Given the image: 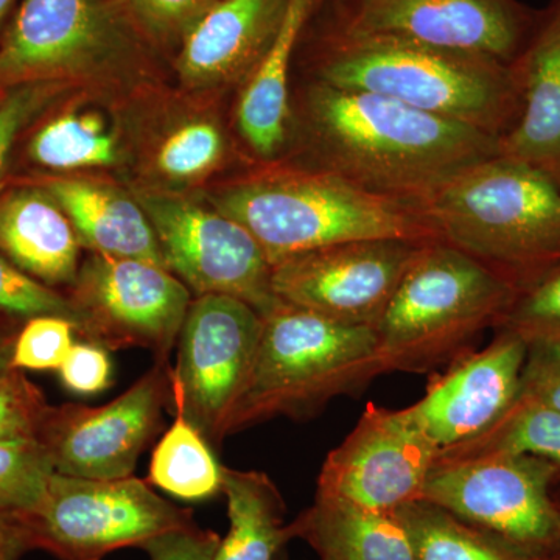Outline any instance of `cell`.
<instances>
[{
    "instance_id": "obj_1",
    "label": "cell",
    "mask_w": 560,
    "mask_h": 560,
    "mask_svg": "<svg viewBox=\"0 0 560 560\" xmlns=\"http://www.w3.org/2000/svg\"><path fill=\"white\" fill-rule=\"evenodd\" d=\"M308 124L323 171L363 189L419 202L470 165L500 154V139L371 92L318 81Z\"/></svg>"
},
{
    "instance_id": "obj_2",
    "label": "cell",
    "mask_w": 560,
    "mask_h": 560,
    "mask_svg": "<svg viewBox=\"0 0 560 560\" xmlns=\"http://www.w3.org/2000/svg\"><path fill=\"white\" fill-rule=\"evenodd\" d=\"M318 81L393 98L499 139L511 130L521 110L512 65L337 28L324 39Z\"/></svg>"
},
{
    "instance_id": "obj_3",
    "label": "cell",
    "mask_w": 560,
    "mask_h": 560,
    "mask_svg": "<svg viewBox=\"0 0 560 560\" xmlns=\"http://www.w3.org/2000/svg\"><path fill=\"white\" fill-rule=\"evenodd\" d=\"M213 205L259 242L272 267L298 254L359 241L438 242L418 202L327 171H268L232 184Z\"/></svg>"
},
{
    "instance_id": "obj_4",
    "label": "cell",
    "mask_w": 560,
    "mask_h": 560,
    "mask_svg": "<svg viewBox=\"0 0 560 560\" xmlns=\"http://www.w3.org/2000/svg\"><path fill=\"white\" fill-rule=\"evenodd\" d=\"M419 206L441 242L515 285L560 260V186L525 162H478Z\"/></svg>"
},
{
    "instance_id": "obj_5",
    "label": "cell",
    "mask_w": 560,
    "mask_h": 560,
    "mask_svg": "<svg viewBox=\"0 0 560 560\" xmlns=\"http://www.w3.org/2000/svg\"><path fill=\"white\" fill-rule=\"evenodd\" d=\"M264 318L249 381L224 436L275 418L307 420L386 374L377 330L282 304Z\"/></svg>"
},
{
    "instance_id": "obj_6",
    "label": "cell",
    "mask_w": 560,
    "mask_h": 560,
    "mask_svg": "<svg viewBox=\"0 0 560 560\" xmlns=\"http://www.w3.org/2000/svg\"><path fill=\"white\" fill-rule=\"evenodd\" d=\"M515 289L455 246L425 243L377 327L386 374H427L469 352L482 331L495 329Z\"/></svg>"
},
{
    "instance_id": "obj_7",
    "label": "cell",
    "mask_w": 560,
    "mask_h": 560,
    "mask_svg": "<svg viewBox=\"0 0 560 560\" xmlns=\"http://www.w3.org/2000/svg\"><path fill=\"white\" fill-rule=\"evenodd\" d=\"M560 471L523 453L440 458L422 500L530 560H550L560 545Z\"/></svg>"
},
{
    "instance_id": "obj_8",
    "label": "cell",
    "mask_w": 560,
    "mask_h": 560,
    "mask_svg": "<svg viewBox=\"0 0 560 560\" xmlns=\"http://www.w3.org/2000/svg\"><path fill=\"white\" fill-rule=\"evenodd\" d=\"M20 518L31 551L60 560H103L195 523L190 510L162 499L135 475L91 480L57 471L39 506Z\"/></svg>"
},
{
    "instance_id": "obj_9",
    "label": "cell",
    "mask_w": 560,
    "mask_h": 560,
    "mask_svg": "<svg viewBox=\"0 0 560 560\" xmlns=\"http://www.w3.org/2000/svg\"><path fill=\"white\" fill-rule=\"evenodd\" d=\"M140 35L121 0H22L0 39V91L120 68Z\"/></svg>"
},
{
    "instance_id": "obj_10",
    "label": "cell",
    "mask_w": 560,
    "mask_h": 560,
    "mask_svg": "<svg viewBox=\"0 0 560 560\" xmlns=\"http://www.w3.org/2000/svg\"><path fill=\"white\" fill-rule=\"evenodd\" d=\"M139 202L156 234L165 268L197 298H237L260 316L282 304L272 290L267 254L238 221L178 195L149 191Z\"/></svg>"
},
{
    "instance_id": "obj_11",
    "label": "cell",
    "mask_w": 560,
    "mask_h": 560,
    "mask_svg": "<svg viewBox=\"0 0 560 560\" xmlns=\"http://www.w3.org/2000/svg\"><path fill=\"white\" fill-rule=\"evenodd\" d=\"M264 318L249 304L224 294L190 302L178 337V364L171 368L172 401L212 447L249 381Z\"/></svg>"
},
{
    "instance_id": "obj_12",
    "label": "cell",
    "mask_w": 560,
    "mask_h": 560,
    "mask_svg": "<svg viewBox=\"0 0 560 560\" xmlns=\"http://www.w3.org/2000/svg\"><path fill=\"white\" fill-rule=\"evenodd\" d=\"M77 335L106 350L140 348L168 364L190 307V290L154 261L92 254L73 282Z\"/></svg>"
},
{
    "instance_id": "obj_13",
    "label": "cell",
    "mask_w": 560,
    "mask_h": 560,
    "mask_svg": "<svg viewBox=\"0 0 560 560\" xmlns=\"http://www.w3.org/2000/svg\"><path fill=\"white\" fill-rule=\"evenodd\" d=\"M171 364L154 363L130 389L102 407H49L36 440L57 474L91 480L132 477L171 408Z\"/></svg>"
},
{
    "instance_id": "obj_14",
    "label": "cell",
    "mask_w": 560,
    "mask_h": 560,
    "mask_svg": "<svg viewBox=\"0 0 560 560\" xmlns=\"http://www.w3.org/2000/svg\"><path fill=\"white\" fill-rule=\"evenodd\" d=\"M540 11L517 0H340L337 31L388 36L512 65Z\"/></svg>"
},
{
    "instance_id": "obj_15",
    "label": "cell",
    "mask_w": 560,
    "mask_h": 560,
    "mask_svg": "<svg viewBox=\"0 0 560 560\" xmlns=\"http://www.w3.org/2000/svg\"><path fill=\"white\" fill-rule=\"evenodd\" d=\"M423 245L359 241L308 250L272 267V290L285 304L348 326L377 330Z\"/></svg>"
},
{
    "instance_id": "obj_16",
    "label": "cell",
    "mask_w": 560,
    "mask_h": 560,
    "mask_svg": "<svg viewBox=\"0 0 560 560\" xmlns=\"http://www.w3.org/2000/svg\"><path fill=\"white\" fill-rule=\"evenodd\" d=\"M440 448L407 408L370 404L320 467L324 495L375 511H397L422 500Z\"/></svg>"
},
{
    "instance_id": "obj_17",
    "label": "cell",
    "mask_w": 560,
    "mask_h": 560,
    "mask_svg": "<svg viewBox=\"0 0 560 560\" xmlns=\"http://www.w3.org/2000/svg\"><path fill=\"white\" fill-rule=\"evenodd\" d=\"M526 341L495 330L481 350H469L431 375L425 394L408 410L441 452L467 444L492 429L521 397Z\"/></svg>"
},
{
    "instance_id": "obj_18",
    "label": "cell",
    "mask_w": 560,
    "mask_h": 560,
    "mask_svg": "<svg viewBox=\"0 0 560 560\" xmlns=\"http://www.w3.org/2000/svg\"><path fill=\"white\" fill-rule=\"evenodd\" d=\"M512 69L521 110L500 139V154L539 168L560 186V0L540 11Z\"/></svg>"
},
{
    "instance_id": "obj_19",
    "label": "cell",
    "mask_w": 560,
    "mask_h": 560,
    "mask_svg": "<svg viewBox=\"0 0 560 560\" xmlns=\"http://www.w3.org/2000/svg\"><path fill=\"white\" fill-rule=\"evenodd\" d=\"M289 0H219L180 43L184 83H226L249 75L268 50Z\"/></svg>"
},
{
    "instance_id": "obj_20",
    "label": "cell",
    "mask_w": 560,
    "mask_h": 560,
    "mask_svg": "<svg viewBox=\"0 0 560 560\" xmlns=\"http://www.w3.org/2000/svg\"><path fill=\"white\" fill-rule=\"evenodd\" d=\"M81 242L72 221L43 187L0 197V254L46 285H73Z\"/></svg>"
},
{
    "instance_id": "obj_21",
    "label": "cell",
    "mask_w": 560,
    "mask_h": 560,
    "mask_svg": "<svg viewBox=\"0 0 560 560\" xmlns=\"http://www.w3.org/2000/svg\"><path fill=\"white\" fill-rule=\"evenodd\" d=\"M43 189L68 213L81 245L94 254L131 257L165 267L156 234L140 202L86 179L44 180Z\"/></svg>"
},
{
    "instance_id": "obj_22",
    "label": "cell",
    "mask_w": 560,
    "mask_h": 560,
    "mask_svg": "<svg viewBox=\"0 0 560 560\" xmlns=\"http://www.w3.org/2000/svg\"><path fill=\"white\" fill-rule=\"evenodd\" d=\"M327 0H289L275 39L253 70L237 108L238 130L250 149L270 158L289 131V77L302 33Z\"/></svg>"
},
{
    "instance_id": "obj_23",
    "label": "cell",
    "mask_w": 560,
    "mask_h": 560,
    "mask_svg": "<svg viewBox=\"0 0 560 560\" xmlns=\"http://www.w3.org/2000/svg\"><path fill=\"white\" fill-rule=\"evenodd\" d=\"M320 560H415L407 526L397 511H375L316 492L291 522Z\"/></svg>"
},
{
    "instance_id": "obj_24",
    "label": "cell",
    "mask_w": 560,
    "mask_h": 560,
    "mask_svg": "<svg viewBox=\"0 0 560 560\" xmlns=\"http://www.w3.org/2000/svg\"><path fill=\"white\" fill-rule=\"evenodd\" d=\"M230 530L220 541L215 560H276L290 540L293 523L285 525V501L264 471L223 467Z\"/></svg>"
},
{
    "instance_id": "obj_25",
    "label": "cell",
    "mask_w": 560,
    "mask_h": 560,
    "mask_svg": "<svg viewBox=\"0 0 560 560\" xmlns=\"http://www.w3.org/2000/svg\"><path fill=\"white\" fill-rule=\"evenodd\" d=\"M171 408L175 420L154 447L147 481L179 500L202 501L219 495L224 466L179 405L172 401Z\"/></svg>"
},
{
    "instance_id": "obj_26",
    "label": "cell",
    "mask_w": 560,
    "mask_h": 560,
    "mask_svg": "<svg viewBox=\"0 0 560 560\" xmlns=\"http://www.w3.org/2000/svg\"><path fill=\"white\" fill-rule=\"evenodd\" d=\"M397 512L410 534L415 560H530L429 501Z\"/></svg>"
},
{
    "instance_id": "obj_27",
    "label": "cell",
    "mask_w": 560,
    "mask_h": 560,
    "mask_svg": "<svg viewBox=\"0 0 560 560\" xmlns=\"http://www.w3.org/2000/svg\"><path fill=\"white\" fill-rule=\"evenodd\" d=\"M28 154L51 171L103 167L116 162L117 143L98 114L66 113L36 132Z\"/></svg>"
},
{
    "instance_id": "obj_28",
    "label": "cell",
    "mask_w": 560,
    "mask_h": 560,
    "mask_svg": "<svg viewBox=\"0 0 560 560\" xmlns=\"http://www.w3.org/2000/svg\"><path fill=\"white\" fill-rule=\"evenodd\" d=\"M488 452L536 456L560 471V411L518 397L492 429L475 441L441 452L440 458H463Z\"/></svg>"
},
{
    "instance_id": "obj_29",
    "label": "cell",
    "mask_w": 560,
    "mask_h": 560,
    "mask_svg": "<svg viewBox=\"0 0 560 560\" xmlns=\"http://www.w3.org/2000/svg\"><path fill=\"white\" fill-rule=\"evenodd\" d=\"M54 474L49 455L36 438L0 440V512L35 511Z\"/></svg>"
},
{
    "instance_id": "obj_30",
    "label": "cell",
    "mask_w": 560,
    "mask_h": 560,
    "mask_svg": "<svg viewBox=\"0 0 560 560\" xmlns=\"http://www.w3.org/2000/svg\"><path fill=\"white\" fill-rule=\"evenodd\" d=\"M493 330L514 331L525 341L560 335V260L517 283Z\"/></svg>"
},
{
    "instance_id": "obj_31",
    "label": "cell",
    "mask_w": 560,
    "mask_h": 560,
    "mask_svg": "<svg viewBox=\"0 0 560 560\" xmlns=\"http://www.w3.org/2000/svg\"><path fill=\"white\" fill-rule=\"evenodd\" d=\"M0 313L21 320L60 316L79 330V312L70 298L39 282L0 254Z\"/></svg>"
},
{
    "instance_id": "obj_32",
    "label": "cell",
    "mask_w": 560,
    "mask_h": 560,
    "mask_svg": "<svg viewBox=\"0 0 560 560\" xmlns=\"http://www.w3.org/2000/svg\"><path fill=\"white\" fill-rule=\"evenodd\" d=\"M224 140L209 121H191L173 131L158 151V168L172 179H194L219 164Z\"/></svg>"
},
{
    "instance_id": "obj_33",
    "label": "cell",
    "mask_w": 560,
    "mask_h": 560,
    "mask_svg": "<svg viewBox=\"0 0 560 560\" xmlns=\"http://www.w3.org/2000/svg\"><path fill=\"white\" fill-rule=\"evenodd\" d=\"M75 326L60 316H36L22 324L11 370L58 371L72 349Z\"/></svg>"
},
{
    "instance_id": "obj_34",
    "label": "cell",
    "mask_w": 560,
    "mask_h": 560,
    "mask_svg": "<svg viewBox=\"0 0 560 560\" xmlns=\"http://www.w3.org/2000/svg\"><path fill=\"white\" fill-rule=\"evenodd\" d=\"M219 0H121L138 31L160 43H183Z\"/></svg>"
},
{
    "instance_id": "obj_35",
    "label": "cell",
    "mask_w": 560,
    "mask_h": 560,
    "mask_svg": "<svg viewBox=\"0 0 560 560\" xmlns=\"http://www.w3.org/2000/svg\"><path fill=\"white\" fill-rule=\"evenodd\" d=\"M49 407L43 390L24 371L0 375V440L38 436Z\"/></svg>"
},
{
    "instance_id": "obj_36",
    "label": "cell",
    "mask_w": 560,
    "mask_h": 560,
    "mask_svg": "<svg viewBox=\"0 0 560 560\" xmlns=\"http://www.w3.org/2000/svg\"><path fill=\"white\" fill-rule=\"evenodd\" d=\"M65 83H28L11 88L0 102V179L9 165L10 154L21 131L31 124L33 117L46 108Z\"/></svg>"
},
{
    "instance_id": "obj_37",
    "label": "cell",
    "mask_w": 560,
    "mask_h": 560,
    "mask_svg": "<svg viewBox=\"0 0 560 560\" xmlns=\"http://www.w3.org/2000/svg\"><path fill=\"white\" fill-rule=\"evenodd\" d=\"M521 399L560 411V335L526 341Z\"/></svg>"
},
{
    "instance_id": "obj_38",
    "label": "cell",
    "mask_w": 560,
    "mask_h": 560,
    "mask_svg": "<svg viewBox=\"0 0 560 560\" xmlns=\"http://www.w3.org/2000/svg\"><path fill=\"white\" fill-rule=\"evenodd\" d=\"M58 374L70 393L94 396L108 388L113 368L105 348L90 341H75Z\"/></svg>"
},
{
    "instance_id": "obj_39",
    "label": "cell",
    "mask_w": 560,
    "mask_h": 560,
    "mask_svg": "<svg viewBox=\"0 0 560 560\" xmlns=\"http://www.w3.org/2000/svg\"><path fill=\"white\" fill-rule=\"evenodd\" d=\"M220 541L219 534L202 529L194 523L153 537L140 550L150 560H215Z\"/></svg>"
},
{
    "instance_id": "obj_40",
    "label": "cell",
    "mask_w": 560,
    "mask_h": 560,
    "mask_svg": "<svg viewBox=\"0 0 560 560\" xmlns=\"http://www.w3.org/2000/svg\"><path fill=\"white\" fill-rule=\"evenodd\" d=\"M28 551L20 515L0 512V560H20Z\"/></svg>"
},
{
    "instance_id": "obj_41",
    "label": "cell",
    "mask_w": 560,
    "mask_h": 560,
    "mask_svg": "<svg viewBox=\"0 0 560 560\" xmlns=\"http://www.w3.org/2000/svg\"><path fill=\"white\" fill-rule=\"evenodd\" d=\"M25 320L0 313V375L11 371V355L14 342Z\"/></svg>"
},
{
    "instance_id": "obj_42",
    "label": "cell",
    "mask_w": 560,
    "mask_h": 560,
    "mask_svg": "<svg viewBox=\"0 0 560 560\" xmlns=\"http://www.w3.org/2000/svg\"><path fill=\"white\" fill-rule=\"evenodd\" d=\"M16 0H0V24L5 21V18L9 16L11 9H13Z\"/></svg>"
},
{
    "instance_id": "obj_43",
    "label": "cell",
    "mask_w": 560,
    "mask_h": 560,
    "mask_svg": "<svg viewBox=\"0 0 560 560\" xmlns=\"http://www.w3.org/2000/svg\"><path fill=\"white\" fill-rule=\"evenodd\" d=\"M550 560H560V545L558 547V550H556L555 555L551 556Z\"/></svg>"
},
{
    "instance_id": "obj_44",
    "label": "cell",
    "mask_w": 560,
    "mask_h": 560,
    "mask_svg": "<svg viewBox=\"0 0 560 560\" xmlns=\"http://www.w3.org/2000/svg\"><path fill=\"white\" fill-rule=\"evenodd\" d=\"M276 560H287L285 550H283L282 552H280L279 558H278V559H276Z\"/></svg>"
},
{
    "instance_id": "obj_45",
    "label": "cell",
    "mask_w": 560,
    "mask_h": 560,
    "mask_svg": "<svg viewBox=\"0 0 560 560\" xmlns=\"http://www.w3.org/2000/svg\"><path fill=\"white\" fill-rule=\"evenodd\" d=\"M7 91H0V102H2L3 95H5Z\"/></svg>"
}]
</instances>
